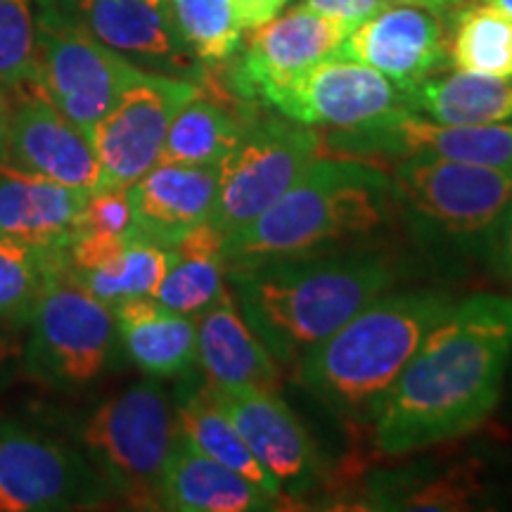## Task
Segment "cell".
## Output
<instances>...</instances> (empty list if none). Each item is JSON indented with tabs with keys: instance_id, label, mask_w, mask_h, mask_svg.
<instances>
[{
	"instance_id": "5",
	"label": "cell",
	"mask_w": 512,
	"mask_h": 512,
	"mask_svg": "<svg viewBox=\"0 0 512 512\" xmlns=\"http://www.w3.org/2000/svg\"><path fill=\"white\" fill-rule=\"evenodd\" d=\"M176 432L174 403L150 377L102 401L76 437L114 501L133 510H159V486Z\"/></svg>"
},
{
	"instance_id": "33",
	"label": "cell",
	"mask_w": 512,
	"mask_h": 512,
	"mask_svg": "<svg viewBox=\"0 0 512 512\" xmlns=\"http://www.w3.org/2000/svg\"><path fill=\"white\" fill-rule=\"evenodd\" d=\"M133 211L128 188H98L88 195L81 214V233H131Z\"/></svg>"
},
{
	"instance_id": "38",
	"label": "cell",
	"mask_w": 512,
	"mask_h": 512,
	"mask_svg": "<svg viewBox=\"0 0 512 512\" xmlns=\"http://www.w3.org/2000/svg\"><path fill=\"white\" fill-rule=\"evenodd\" d=\"M17 361H22V347L12 337L0 335V380L10 373Z\"/></svg>"
},
{
	"instance_id": "30",
	"label": "cell",
	"mask_w": 512,
	"mask_h": 512,
	"mask_svg": "<svg viewBox=\"0 0 512 512\" xmlns=\"http://www.w3.org/2000/svg\"><path fill=\"white\" fill-rule=\"evenodd\" d=\"M64 254L0 238V323H29L48 280L67 268Z\"/></svg>"
},
{
	"instance_id": "25",
	"label": "cell",
	"mask_w": 512,
	"mask_h": 512,
	"mask_svg": "<svg viewBox=\"0 0 512 512\" xmlns=\"http://www.w3.org/2000/svg\"><path fill=\"white\" fill-rule=\"evenodd\" d=\"M408 107L415 114L451 126L503 124L512 121V79H498L456 69L434 74L408 88Z\"/></svg>"
},
{
	"instance_id": "34",
	"label": "cell",
	"mask_w": 512,
	"mask_h": 512,
	"mask_svg": "<svg viewBox=\"0 0 512 512\" xmlns=\"http://www.w3.org/2000/svg\"><path fill=\"white\" fill-rule=\"evenodd\" d=\"M302 5L316 12V15L335 22L347 34L384 8L382 0H304Z\"/></svg>"
},
{
	"instance_id": "3",
	"label": "cell",
	"mask_w": 512,
	"mask_h": 512,
	"mask_svg": "<svg viewBox=\"0 0 512 512\" xmlns=\"http://www.w3.org/2000/svg\"><path fill=\"white\" fill-rule=\"evenodd\" d=\"M392 178L351 157H316L264 214L223 240L226 273L328 249L382 230L396 214Z\"/></svg>"
},
{
	"instance_id": "12",
	"label": "cell",
	"mask_w": 512,
	"mask_h": 512,
	"mask_svg": "<svg viewBox=\"0 0 512 512\" xmlns=\"http://www.w3.org/2000/svg\"><path fill=\"white\" fill-rule=\"evenodd\" d=\"M268 107L297 124L337 131L368 128L411 110L406 88L396 86L368 64L339 53L313 64L309 72L275 95Z\"/></svg>"
},
{
	"instance_id": "22",
	"label": "cell",
	"mask_w": 512,
	"mask_h": 512,
	"mask_svg": "<svg viewBox=\"0 0 512 512\" xmlns=\"http://www.w3.org/2000/svg\"><path fill=\"white\" fill-rule=\"evenodd\" d=\"M197 366L209 387H252L278 392L283 375L235 304L233 294L197 316Z\"/></svg>"
},
{
	"instance_id": "14",
	"label": "cell",
	"mask_w": 512,
	"mask_h": 512,
	"mask_svg": "<svg viewBox=\"0 0 512 512\" xmlns=\"http://www.w3.org/2000/svg\"><path fill=\"white\" fill-rule=\"evenodd\" d=\"M209 394L245 439L254 458L283 486L285 498L304 496L320 486V479L328 472L318 446L278 392L209 387Z\"/></svg>"
},
{
	"instance_id": "40",
	"label": "cell",
	"mask_w": 512,
	"mask_h": 512,
	"mask_svg": "<svg viewBox=\"0 0 512 512\" xmlns=\"http://www.w3.org/2000/svg\"><path fill=\"white\" fill-rule=\"evenodd\" d=\"M382 3H392V5H422V8H434V10H437V5H434V0H382Z\"/></svg>"
},
{
	"instance_id": "23",
	"label": "cell",
	"mask_w": 512,
	"mask_h": 512,
	"mask_svg": "<svg viewBox=\"0 0 512 512\" xmlns=\"http://www.w3.org/2000/svg\"><path fill=\"white\" fill-rule=\"evenodd\" d=\"M119 342L138 370L155 380H176L197 366V318L181 316L155 297L114 306Z\"/></svg>"
},
{
	"instance_id": "10",
	"label": "cell",
	"mask_w": 512,
	"mask_h": 512,
	"mask_svg": "<svg viewBox=\"0 0 512 512\" xmlns=\"http://www.w3.org/2000/svg\"><path fill=\"white\" fill-rule=\"evenodd\" d=\"M114 501L81 448L0 418V512L88 510Z\"/></svg>"
},
{
	"instance_id": "20",
	"label": "cell",
	"mask_w": 512,
	"mask_h": 512,
	"mask_svg": "<svg viewBox=\"0 0 512 512\" xmlns=\"http://www.w3.org/2000/svg\"><path fill=\"white\" fill-rule=\"evenodd\" d=\"M91 192L0 166V238L64 254L81 233Z\"/></svg>"
},
{
	"instance_id": "24",
	"label": "cell",
	"mask_w": 512,
	"mask_h": 512,
	"mask_svg": "<svg viewBox=\"0 0 512 512\" xmlns=\"http://www.w3.org/2000/svg\"><path fill=\"white\" fill-rule=\"evenodd\" d=\"M166 275L155 292L164 309L197 318L228 294L223 235L211 223H202L169 249Z\"/></svg>"
},
{
	"instance_id": "36",
	"label": "cell",
	"mask_w": 512,
	"mask_h": 512,
	"mask_svg": "<svg viewBox=\"0 0 512 512\" xmlns=\"http://www.w3.org/2000/svg\"><path fill=\"white\" fill-rule=\"evenodd\" d=\"M242 29H254L278 17L287 0H233Z\"/></svg>"
},
{
	"instance_id": "37",
	"label": "cell",
	"mask_w": 512,
	"mask_h": 512,
	"mask_svg": "<svg viewBox=\"0 0 512 512\" xmlns=\"http://www.w3.org/2000/svg\"><path fill=\"white\" fill-rule=\"evenodd\" d=\"M10 121H12V93L5 86H0V166L5 164V155H8Z\"/></svg>"
},
{
	"instance_id": "7",
	"label": "cell",
	"mask_w": 512,
	"mask_h": 512,
	"mask_svg": "<svg viewBox=\"0 0 512 512\" xmlns=\"http://www.w3.org/2000/svg\"><path fill=\"white\" fill-rule=\"evenodd\" d=\"M22 366L53 389H81L100 380L119 342L114 311L69 273L57 271L29 318Z\"/></svg>"
},
{
	"instance_id": "42",
	"label": "cell",
	"mask_w": 512,
	"mask_h": 512,
	"mask_svg": "<svg viewBox=\"0 0 512 512\" xmlns=\"http://www.w3.org/2000/svg\"><path fill=\"white\" fill-rule=\"evenodd\" d=\"M41 3H53V0H41Z\"/></svg>"
},
{
	"instance_id": "15",
	"label": "cell",
	"mask_w": 512,
	"mask_h": 512,
	"mask_svg": "<svg viewBox=\"0 0 512 512\" xmlns=\"http://www.w3.org/2000/svg\"><path fill=\"white\" fill-rule=\"evenodd\" d=\"M337 157L368 162L370 157H444L456 162L512 166V124L451 126L403 110L392 119L328 138Z\"/></svg>"
},
{
	"instance_id": "26",
	"label": "cell",
	"mask_w": 512,
	"mask_h": 512,
	"mask_svg": "<svg viewBox=\"0 0 512 512\" xmlns=\"http://www.w3.org/2000/svg\"><path fill=\"white\" fill-rule=\"evenodd\" d=\"M249 124L252 114L247 112V102L242 105V112H238L223 100L209 98L200 91L185 102L171 121L159 162L221 166L242 143Z\"/></svg>"
},
{
	"instance_id": "13",
	"label": "cell",
	"mask_w": 512,
	"mask_h": 512,
	"mask_svg": "<svg viewBox=\"0 0 512 512\" xmlns=\"http://www.w3.org/2000/svg\"><path fill=\"white\" fill-rule=\"evenodd\" d=\"M349 34L330 19L297 5L261 27L249 29L247 41L230 60L228 88L247 105H271L313 64L337 55Z\"/></svg>"
},
{
	"instance_id": "4",
	"label": "cell",
	"mask_w": 512,
	"mask_h": 512,
	"mask_svg": "<svg viewBox=\"0 0 512 512\" xmlns=\"http://www.w3.org/2000/svg\"><path fill=\"white\" fill-rule=\"evenodd\" d=\"M451 306L453 299L441 290L384 292L306 351L297 366L299 382L332 413L370 422L377 403Z\"/></svg>"
},
{
	"instance_id": "11",
	"label": "cell",
	"mask_w": 512,
	"mask_h": 512,
	"mask_svg": "<svg viewBox=\"0 0 512 512\" xmlns=\"http://www.w3.org/2000/svg\"><path fill=\"white\" fill-rule=\"evenodd\" d=\"M202 86L192 79L145 72L105 117L88 128L100 164L98 188H131L159 162L169 126Z\"/></svg>"
},
{
	"instance_id": "41",
	"label": "cell",
	"mask_w": 512,
	"mask_h": 512,
	"mask_svg": "<svg viewBox=\"0 0 512 512\" xmlns=\"http://www.w3.org/2000/svg\"><path fill=\"white\" fill-rule=\"evenodd\" d=\"M453 3H460V0H434V5H453Z\"/></svg>"
},
{
	"instance_id": "8",
	"label": "cell",
	"mask_w": 512,
	"mask_h": 512,
	"mask_svg": "<svg viewBox=\"0 0 512 512\" xmlns=\"http://www.w3.org/2000/svg\"><path fill=\"white\" fill-rule=\"evenodd\" d=\"M145 69L95 38L74 15L43 3L36 17L34 83L48 102L88 133Z\"/></svg>"
},
{
	"instance_id": "29",
	"label": "cell",
	"mask_w": 512,
	"mask_h": 512,
	"mask_svg": "<svg viewBox=\"0 0 512 512\" xmlns=\"http://www.w3.org/2000/svg\"><path fill=\"white\" fill-rule=\"evenodd\" d=\"M171 22L197 62L226 64L242 46V29L233 0H166Z\"/></svg>"
},
{
	"instance_id": "2",
	"label": "cell",
	"mask_w": 512,
	"mask_h": 512,
	"mask_svg": "<svg viewBox=\"0 0 512 512\" xmlns=\"http://www.w3.org/2000/svg\"><path fill=\"white\" fill-rule=\"evenodd\" d=\"M226 278L249 328L275 361L297 370L306 351L392 290L401 275L387 249L337 247L240 268Z\"/></svg>"
},
{
	"instance_id": "32",
	"label": "cell",
	"mask_w": 512,
	"mask_h": 512,
	"mask_svg": "<svg viewBox=\"0 0 512 512\" xmlns=\"http://www.w3.org/2000/svg\"><path fill=\"white\" fill-rule=\"evenodd\" d=\"M36 15L31 0H0V86L10 93L34 83Z\"/></svg>"
},
{
	"instance_id": "6",
	"label": "cell",
	"mask_w": 512,
	"mask_h": 512,
	"mask_svg": "<svg viewBox=\"0 0 512 512\" xmlns=\"http://www.w3.org/2000/svg\"><path fill=\"white\" fill-rule=\"evenodd\" d=\"M396 209L427 238H484L512 202V166L401 157L392 169Z\"/></svg>"
},
{
	"instance_id": "27",
	"label": "cell",
	"mask_w": 512,
	"mask_h": 512,
	"mask_svg": "<svg viewBox=\"0 0 512 512\" xmlns=\"http://www.w3.org/2000/svg\"><path fill=\"white\" fill-rule=\"evenodd\" d=\"M176 422L178 430L188 434L207 456L219 460L221 465L249 479V482L264 489L278 503L287 501L283 486L275 482L271 472H266V467L254 458V453L249 451V446L240 437V432L235 430L233 422L226 418V413L211 399L207 384L178 394Z\"/></svg>"
},
{
	"instance_id": "39",
	"label": "cell",
	"mask_w": 512,
	"mask_h": 512,
	"mask_svg": "<svg viewBox=\"0 0 512 512\" xmlns=\"http://www.w3.org/2000/svg\"><path fill=\"white\" fill-rule=\"evenodd\" d=\"M486 5H491V8H496L498 12H503V15H508L512 19V0H484Z\"/></svg>"
},
{
	"instance_id": "9",
	"label": "cell",
	"mask_w": 512,
	"mask_h": 512,
	"mask_svg": "<svg viewBox=\"0 0 512 512\" xmlns=\"http://www.w3.org/2000/svg\"><path fill=\"white\" fill-rule=\"evenodd\" d=\"M323 145L313 126L292 119H252L242 143L219 166V192L209 223L223 235L238 233L290 190Z\"/></svg>"
},
{
	"instance_id": "19",
	"label": "cell",
	"mask_w": 512,
	"mask_h": 512,
	"mask_svg": "<svg viewBox=\"0 0 512 512\" xmlns=\"http://www.w3.org/2000/svg\"><path fill=\"white\" fill-rule=\"evenodd\" d=\"M219 192V166H152L128 188L133 223L128 238L171 249L209 221Z\"/></svg>"
},
{
	"instance_id": "21",
	"label": "cell",
	"mask_w": 512,
	"mask_h": 512,
	"mask_svg": "<svg viewBox=\"0 0 512 512\" xmlns=\"http://www.w3.org/2000/svg\"><path fill=\"white\" fill-rule=\"evenodd\" d=\"M278 501L202 451L178 430L166 458L159 510L174 512H268Z\"/></svg>"
},
{
	"instance_id": "31",
	"label": "cell",
	"mask_w": 512,
	"mask_h": 512,
	"mask_svg": "<svg viewBox=\"0 0 512 512\" xmlns=\"http://www.w3.org/2000/svg\"><path fill=\"white\" fill-rule=\"evenodd\" d=\"M169 259L171 252L166 247L143 240H128L126 249L112 264L102 266L98 271L74 275V278L95 299L114 309L128 299L155 297L166 268H169Z\"/></svg>"
},
{
	"instance_id": "18",
	"label": "cell",
	"mask_w": 512,
	"mask_h": 512,
	"mask_svg": "<svg viewBox=\"0 0 512 512\" xmlns=\"http://www.w3.org/2000/svg\"><path fill=\"white\" fill-rule=\"evenodd\" d=\"M339 55L368 64L408 91L444 69L448 34L434 8L392 5L351 31Z\"/></svg>"
},
{
	"instance_id": "28",
	"label": "cell",
	"mask_w": 512,
	"mask_h": 512,
	"mask_svg": "<svg viewBox=\"0 0 512 512\" xmlns=\"http://www.w3.org/2000/svg\"><path fill=\"white\" fill-rule=\"evenodd\" d=\"M448 57L463 72L512 79V19L491 5H467L453 19Z\"/></svg>"
},
{
	"instance_id": "1",
	"label": "cell",
	"mask_w": 512,
	"mask_h": 512,
	"mask_svg": "<svg viewBox=\"0 0 512 512\" xmlns=\"http://www.w3.org/2000/svg\"><path fill=\"white\" fill-rule=\"evenodd\" d=\"M512 358V297L475 294L427 332L370 418L380 456H408L484 425Z\"/></svg>"
},
{
	"instance_id": "16",
	"label": "cell",
	"mask_w": 512,
	"mask_h": 512,
	"mask_svg": "<svg viewBox=\"0 0 512 512\" xmlns=\"http://www.w3.org/2000/svg\"><path fill=\"white\" fill-rule=\"evenodd\" d=\"M79 190H98L100 164L91 138L36 88L12 93L5 164Z\"/></svg>"
},
{
	"instance_id": "35",
	"label": "cell",
	"mask_w": 512,
	"mask_h": 512,
	"mask_svg": "<svg viewBox=\"0 0 512 512\" xmlns=\"http://www.w3.org/2000/svg\"><path fill=\"white\" fill-rule=\"evenodd\" d=\"M486 259L498 280L512 283V202L486 235Z\"/></svg>"
},
{
	"instance_id": "17",
	"label": "cell",
	"mask_w": 512,
	"mask_h": 512,
	"mask_svg": "<svg viewBox=\"0 0 512 512\" xmlns=\"http://www.w3.org/2000/svg\"><path fill=\"white\" fill-rule=\"evenodd\" d=\"M62 8L145 72L192 81L207 72L178 36L166 0H62Z\"/></svg>"
}]
</instances>
